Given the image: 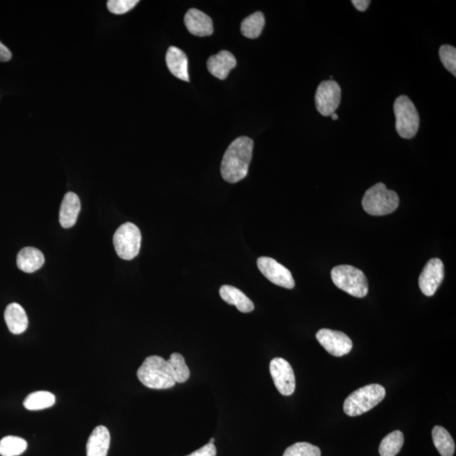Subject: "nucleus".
Instances as JSON below:
<instances>
[{
    "instance_id": "nucleus-7",
    "label": "nucleus",
    "mask_w": 456,
    "mask_h": 456,
    "mask_svg": "<svg viewBox=\"0 0 456 456\" xmlns=\"http://www.w3.org/2000/svg\"><path fill=\"white\" fill-rule=\"evenodd\" d=\"M116 253L123 260L134 259L140 251L141 234L134 223L126 222L120 226L114 236Z\"/></svg>"
},
{
    "instance_id": "nucleus-29",
    "label": "nucleus",
    "mask_w": 456,
    "mask_h": 456,
    "mask_svg": "<svg viewBox=\"0 0 456 456\" xmlns=\"http://www.w3.org/2000/svg\"><path fill=\"white\" fill-rule=\"evenodd\" d=\"M138 0H109L107 1V8L111 13L115 15H123L132 10Z\"/></svg>"
},
{
    "instance_id": "nucleus-17",
    "label": "nucleus",
    "mask_w": 456,
    "mask_h": 456,
    "mask_svg": "<svg viewBox=\"0 0 456 456\" xmlns=\"http://www.w3.org/2000/svg\"><path fill=\"white\" fill-rule=\"evenodd\" d=\"M111 437L109 429L97 426L89 437L87 456H107L110 447Z\"/></svg>"
},
{
    "instance_id": "nucleus-16",
    "label": "nucleus",
    "mask_w": 456,
    "mask_h": 456,
    "mask_svg": "<svg viewBox=\"0 0 456 456\" xmlns=\"http://www.w3.org/2000/svg\"><path fill=\"white\" fill-rule=\"evenodd\" d=\"M80 210V201L78 196L68 192L64 197L59 210V222L64 228L74 227Z\"/></svg>"
},
{
    "instance_id": "nucleus-33",
    "label": "nucleus",
    "mask_w": 456,
    "mask_h": 456,
    "mask_svg": "<svg viewBox=\"0 0 456 456\" xmlns=\"http://www.w3.org/2000/svg\"><path fill=\"white\" fill-rule=\"evenodd\" d=\"M330 116H331V119H332L333 120H337L339 119L338 115L335 113H334L333 114H331Z\"/></svg>"
},
{
    "instance_id": "nucleus-1",
    "label": "nucleus",
    "mask_w": 456,
    "mask_h": 456,
    "mask_svg": "<svg viewBox=\"0 0 456 456\" xmlns=\"http://www.w3.org/2000/svg\"><path fill=\"white\" fill-rule=\"evenodd\" d=\"M253 141L251 138H236L228 146L221 164L222 178L227 182L235 184L246 178L251 164Z\"/></svg>"
},
{
    "instance_id": "nucleus-12",
    "label": "nucleus",
    "mask_w": 456,
    "mask_h": 456,
    "mask_svg": "<svg viewBox=\"0 0 456 456\" xmlns=\"http://www.w3.org/2000/svg\"><path fill=\"white\" fill-rule=\"evenodd\" d=\"M445 277V266L437 258L430 260L421 272L419 285L425 296H432L440 287Z\"/></svg>"
},
{
    "instance_id": "nucleus-11",
    "label": "nucleus",
    "mask_w": 456,
    "mask_h": 456,
    "mask_svg": "<svg viewBox=\"0 0 456 456\" xmlns=\"http://www.w3.org/2000/svg\"><path fill=\"white\" fill-rule=\"evenodd\" d=\"M257 265L260 272L275 285L287 289H292L295 287V281L290 270L272 258L260 257L257 260Z\"/></svg>"
},
{
    "instance_id": "nucleus-4",
    "label": "nucleus",
    "mask_w": 456,
    "mask_h": 456,
    "mask_svg": "<svg viewBox=\"0 0 456 456\" xmlns=\"http://www.w3.org/2000/svg\"><path fill=\"white\" fill-rule=\"evenodd\" d=\"M386 391L378 384L368 385L352 392L344 402L343 410L347 416L364 414L376 407L385 399Z\"/></svg>"
},
{
    "instance_id": "nucleus-18",
    "label": "nucleus",
    "mask_w": 456,
    "mask_h": 456,
    "mask_svg": "<svg viewBox=\"0 0 456 456\" xmlns=\"http://www.w3.org/2000/svg\"><path fill=\"white\" fill-rule=\"evenodd\" d=\"M45 258L40 249L25 247L17 256L16 264L25 273H33L44 265Z\"/></svg>"
},
{
    "instance_id": "nucleus-22",
    "label": "nucleus",
    "mask_w": 456,
    "mask_h": 456,
    "mask_svg": "<svg viewBox=\"0 0 456 456\" xmlns=\"http://www.w3.org/2000/svg\"><path fill=\"white\" fill-rule=\"evenodd\" d=\"M265 19L263 13L256 12L246 17L241 23V32L244 37L256 40L263 31Z\"/></svg>"
},
{
    "instance_id": "nucleus-14",
    "label": "nucleus",
    "mask_w": 456,
    "mask_h": 456,
    "mask_svg": "<svg viewBox=\"0 0 456 456\" xmlns=\"http://www.w3.org/2000/svg\"><path fill=\"white\" fill-rule=\"evenodd\" d=\"M236 66V60L234 54L226 50L212 56L208 61V68L210 74L220 80H225Z\"/></svg>"
},
{
    "instance_id": "nucleus-20",
    "label": "nucleus",
    "mask_w": 456,
    "mask_h": 456,
    "mask_svg": "<svg viewBox=\"0 0 456 456\" xmlns=\"http://www.w3.org/2000/svg\"><path fill=\"white\" fill-rule=\"evenodd\" d=\"M220 296L228 304L235 305L240 312L251 313L255 308L252 301L242 291L234 287L222 286L220 289Z\"/></svg>"
},
{
    "instance_id": "nucleus-2",
    "label": "nucleus",
    "mask_w": 456,
    "mask_h": 456,
    "mask_svg": "<svg viewBox=\"0 0 456 456\" xmlns=\"http://www.w3.org/2000/svg\"><path fill=\"white\" fill-rule=\"evenodd\" d=\"M137 377L150 389L166 390L176 385L170 364L159 356H148L138 369Z\"/></svg>"
},
{
    "instance_id": "nucleus-24",
    "label": "nucleus",
    "mask_w": 456,
    "mask_h": 456,
    "mask_svg": "<svg viewBox=\"0 0 456 456\" xmlns=\"http://www.w3.org/2000/svg\"><path fill=\"white\" fill-rule=\"evenodd\" d=\"M28 448V442L23 438L7 436L0 440V455L18 456Z\"/></svg>"
},
{
    "instance_id": "nucleus-34",
    "label": "nucleus",
    "mask_w": 456,
    "mask_h": 456,
    "mask_svg": "<svg viewBox=\"0 0 456 456\" xmlns=\"http://www.w3.org/2000/svg\"><path fill=\"white\" fill-rule=\"evenodd\" d=\"M214 442H215V438H210V444H214Z\"/></svg>"
},
{
    "instance_id": "nucleus-8",
    "label": "nucleus",
    "mask_w": 456,
    "mask_h": 456,
    "mask_svg": "<svg viewBox=\"0 0 456 456\" xmlns=\"http://www.w3.org/2000/svg\"><path fill=\"white\" fill-rule=\"evenodd\" d=\"M342 90L333 80L323 81L316 94V105L319 113L328 117L335 113L341 103Z\"/></svg>"
},
{
    "instance_id": "nucleus-10",
    "label": "nucleus",
    "mask_w": 456,
    "mask_h": 456,
    "mask_svg": "<svg viewBox=\"0 0 456 456\" xmlns=\"http://www.w3.org/2000/svg\"><path fill=\"white\" fill-rule=\"evenodd\" d=\"M317 341L335 356H342L349 354L354 347L352 340L341 331L321 329L316 334Z\"/></svg>"
},
{
    "instance_id": "nucleus-13",
    "label": "nucleus",
    "mask_w": 456,
    "mask_h": 456,
    "mask_svg": "<svg viewBox=\"0 0 456 456\" xmlns=\"http://www.w3.org/2000/svg\"><path fill=\"white\" fill-rule=\"evenodd\" d=\"M184 24L188 31L197 37H208L214 31L212 20L204 12L191 8L184 16Z\"/></svg>"
},
{
    "instance_id": "nucleus-21",
    "label": "nucleus",
    "mask_w": 456,
    "mask_h": 456,
    "mask_svg": "<svg viewBox=\"0 0 456 456\" xmlns=\"http://www.w3.org/2000/svg\"><path fill=\"white\" fill-rule=\"evenodd\" d=\"M434 445L441 456H453L455 451V444L450 433L441 426H436L432 431Z\"/></svg>"
},
{
    "instance_id": "nucleus-15",
    "label": "nucleus",
    "mask_w": 456,
    "mask_h": 456,
    "mask_svg": "<svg viewBox=\"0 0 456 456\" xmlns=\"http://www.w3.org/2000/svg\"><path fill=\"white\" fill-rule=\"evenodd\" d=\"M166 63L169 71L178 79L189 81L187 55L179 47L172 46L167 52Z\"/></svg>"
},
{
    "instance_id": "nucleus-5",
    "label": "nucleus",
    "mask_w": 456,
    "mask_h": 456,
    "mask_svg": "<svg viewBox=\"0 0 456 456\" xmlns=\"http://www.w3.org/2000/svg\"><path fill=\"white\" fill-rule=\"evenodd\" d=\"M331 278L335 286L347 294L364 298L368 292V279L362 270L352 265L335 266L331 270Z\"/></svg>"
},
{
    "instance_id": "nucleus-32",
    "label": "nucleus",
    "mask_w": 456,
    "mask_h": 456,
    "mask_svg": "<svg viewBox=\"0 0 456 456\" xmlns=\"http://www.w3.org/2000/svg\"><path fill=\"white\" fill-rule=\"evenodd\" d=\"M352 3L354 4L356 10L364 12L367 10L370 3L371 2H370L369 0H352Z\"/></svg>"
},
{
    "instance_id": "nucleus-25",
    "label": "nucleus",
    "mask_w": 456,
    "mask_h": 456,
    "mask_svg": "<svg viewBox=\"0 0 456 456\" xmlns=\"http://www.w3.org/2000/svg\"><path fill=\"white\" fill-rule=\"evenodd\" d=\"M403 444V433L397 430L383 438L380 446V454L381 456H395L402 450Z\"/></svg>"
},
{
    "instance_id": "nucleus-6",
    "label": "nucleus",
    "mask_w": 456,
    "mask_h": 456,
    "mask_svg": "<svg viewBox=\"0 0 456 456\" xmlns=\"http://www.w3.org/2000/svg\"><path fill=\"white\" fill-rule=\"evenodd\" d=\"M395 128L403 139H412L419 131L420 117L414 103L407 96L395 99L394 103Z\"/></svg>"
},
{
    "instance_id": "nucleus-31",
    "label": "nucleus",
    "mask_w": 456,
    "mask_h": 456,
    "mask_svg": "<svg viewBox=\"0 0 456 456\" xmlns=\"http://www.w3.org/2000/svg\"><path fill=\"white\" fill-rule=\"evenodd\" d=\"M11 57L12 54L10 49L0 42V61L7 62L8 60L11 59Z\"/></svg>"
},
{
    "instance_id": "nucleus-3",
    "label": "nucleus",
    "mask_w": 456,
    "mask_h": 456,
    "mask_svg": "<svg viewBox=\"0 0 456 456\" xmlns=\"http://www.w3.org/2000/svg\"><path fill=\"white\" fill-rule=\"evenodd\" d=\"M362 204L366 212L381 217L394 212L398 208L400 199L397 193L378 183L365 192Z\"/></svg>"
},
{
    "instance_id": "nucleus-26",
    "label": "nucleus",
    "mask_w": 456,
    "mask_h": 456,
    "mask_svg": "<svg viewBox=\"0 0 456 456\" xmlns=\"http://www.w3.org/2000/svg\"><path fill=\"white\" fill-rule=\"evenodd\" d=\"M167 362H169L172 370H173L176 383L181 384V383L186 382L191 377V371H189L188 365L185 363L183 355L178 354V352H174L171 355Z\"/></svg>"
},
{
    "instance_id": "nucleus-27",
    "label": "nucleus",
    "mask_w": 456,
    "mask_h": 456,
    "mask_svg": "<svg viewBox=\"0 0 456 456\" xmlns=\"http://www.w3.org/2000/svg\"><path fill=\"white\" fill-rule=\"evenodd\" d=\"M283 456H321L319 447L306 442L296 443L285 450Z\"/></svg>"
},
{
    "instance_id": "nucleus-19",
    "label": "nucleus",
    "mask_w": 456,
    "mask_h": 456,
    "mask_svg": "<svg viewBox=\"0 0 456 456\" xmlns=\"http://www.w3.org/2000/svg\"><path fill=\"white\" fill-rule=\"evenodd\" d=\"M4 320L11 332L20 335L28 327V318L25 309L19 304H8L4 312Z\"/></svg>"
},
{
    "instance_id": "nucleus-30",
    "label": "nucleus",
    "mask_w": 456,
    "mask_h": 456,
    "mask_svg": "<svg viewBox=\"0 0 456 456\" xmlns=\"http://www.w3.org/2000/svg\"><path fill=\"white\" fill-rule=\"evenodd\" d=\"M187 456H217V448L214 444H208L202 448L193 451V453Z\"/></svg>"
},
{
    "instance_id": "nucleus-9",
    "label": "nucleus",
    "mask_w": 456,
    "mask_h": 456,
    "mask_svg": "<svg viewBox=\"0 0 456 456\" xmlns=\"http://www.w3.org/2000/svg\"><path fill=\"white\" fill-rule=\"evenodd\" d=\"M270 372L280 393L286 397L294 394L296 388L295 374L287 360L282 358L272 359L270 364Z\"/></svg>"
},
{
    "instance_id": "nucleus-23",
    "label": "nucleus",
    "mask_w": 456,
    "mask_h": 456,
    "mask_svg": "<svg viewBox=\"0 0 456 456\" xmlns=\"http://www.w3.org/2000/svg\"><path fill=\"white\" fill-rule=\"evenodd\" d=\"M55 395L49 391H36L25 399L23 405L29 411H40L54 405Z\"/></svg>"
},
{
    "instance_id": "nucleus-28",
    "label": "nucleus",
    "mask_w": 456,
    "mask_h": 456,
    "mask_svg": "<svg viewBox=\"0 0 456 456\" xmlns=\"http://www.w3.org/2000/svg\"><path fill=\"white\" fill-rule=\"evenodd\" d=\"M440 58L447 71L456 76V49L450 45H443L440 49Z\"/></svg>"
}]
</instances>
